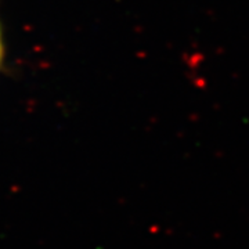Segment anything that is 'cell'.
I'll return each instance as SVG.
<instances>
[{"label": "cell", "mask_w": 249, "mask_h": 249, "mask_svg": "<svg viewBox=\"0 0 249 249\" xmlns=\"http://www.w3.org/2000/svg\"><path fill=\"white\" fill-rule=\"evenodd\" d=\"M0 60H1V35H0Z\"/></svg>", "instance_id": "6da1fadb"}]
</instances>
